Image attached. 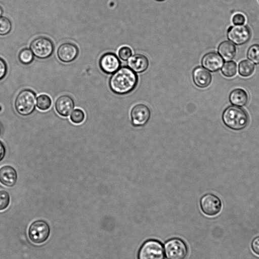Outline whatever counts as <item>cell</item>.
I'll return each instance as SVG.
<instances>
[{"mask_svg":"<svg viewBox=\"0 0 259 259\" xmlns=\"http://www.w3.org/2000/svg\"><path fill=\"white\" fill-rule=\"evenodd\" d=\"M258 1H259V0H258Z\"/></svg>","mask_w":259,"mask_h":259,"instance_id":"d590c367","label":"cell"},{"mask_svg":"<svg viewBox=\"0 0 259 259\" xmlns=\"http://www.w3.org/2000/svg\"><path fill=\"white\" fill-rule=\"evenodd\" d=\"M52 100L46 94L39 95L36 99V106L38 109L41 111L48 110L51 106Z\"/></svg>","mask_w":259,"mask_h":259,"instance_id":"7402d4cb","label":"cell"},{"mask_svg":"<svg viewBox=\"0 0 259 259\" xmlns=\"http://www.w3.org/2000/svg\"><path fill=\"white\" fill-rule=\"evenodd\" d=\"M3 13V10L2 8L0 6V17L2 16Z\"/></svg>","mask_w":259,"mask_h":259,"instance_id":"d6a6232c","label":"cell"},{"mask_svg":"<svg viewBox=\"0 0 259 259\" xmlns=\"http://www.w3.org/2000/svg\"><path fill=\"white\" fill-rule=\"evenodd\" d=\"M164 251L167 259H184L188 253L186 244L177 238L171 239L165 243Z\"/></svg>","mask_w":259,"mask_h":259,"instance_id":"52a82bcc","label":"cell"},{"mask_svg":"<svg viewBox=\"0 0 259 259\" xmlns=\"http://www.w3.org/2000/svg\"><path fill=\"white\" fill-rule=\"evenodd\" d=\"M51 232L50 226L45 221L39 220L33 222L28 230L30 241L35 244H41L49 238Z\"/></svg>","mask_w":259,"mask_h":259,"instance_id":"277c9868","label":"cell"},{"mask_svg":"<svg viewBox=\"0 0 259 259\" xmlns=\"http://www.w3.org/2000/svg\"><path fill=\"white\" fill-rule=\"evenodd\" d=\"M18 174L12 166L7 165L0 167V183L8 187H13L16 183Z\"/></svg>","mask_w":259,"mask_h":259,"instance_id":"2e32d148","label":"cell"},{"mask_svg":"<svg viewBox=\"0 0 259 259\" xmlns=\"http://www.w3.org/2000/svg\"><path fill=\"white\" fill-rule=\"evenodd\" d=\"M228 39L237 46H241L247 43L250 39L251 32L246 25L231 26L227 30Z\"/></svg>","mask_w":259,"mask_h":259,"instance_id":"ba28073f","label":"cell"},{"mask_svg":"<svg viewBox=\"0 0 259 259\" xmlns=\"http://www.w3.org/2000/svg\"><path fill=\"white\" fill-rule=\"evenodd\" d=\"M138 76L135 72L128 67H122L111 76L109 86L113 93L124 95L131 92L136 88Z\"/></svg>","mask_w":259,"mask_h":259,"instance_id":"6da1fadb","label":"cell"},{"mask_svg":"<svg viewBox=\"0 0 259 259\" xmlns=\"http://www.w3.org/2000/svg\"><path fill=\"white\" fill-rule=\"evenodd\" d=\"M157 1H163V0H157Z\"/></svg>","mask_w":259,"mask_h":259,"instance_id":"836d02e7","label":"cell"},{"mask_svg":"<svg viewBox=\"0 0 259 259\" xmlns=\"http://www.w3.org/2000/svg\"><path fill=\"white\" fill-rule=\"evenodd\" d=\"M18 59L22 64L28 65L33 61L34 55L30 49L25 48L19 52Z\"/></svg>","mask_w":259,"mask_h":259,"instance_id":"603a6c76","label":"cell"},{"mask_svg":"<svg viewBox=\"0 0 259 259\" xmlns=\"http://www.w3.org/2000/svg\"><path fill=\"white\" fill-rule=\"evenodd\" d=\"M0 132H1V129H0Z\"/></svg>","mask_w":259,"mask_h":259,"instance_id":"e575fe53","label":"cell"},{"mask_svg":"<svg viewBox=\"0 0 259 259\" xmlns=\"http://www.w3.org/2000/svg\"><path fill=\"white\" fill-rule=\"evenodd\" d=\"M70 119L72 122L74 124H80L85 119V114L83 110L80 109H75L71 113Z\"/></svg>","mask_w":259,"mask_h":259,"instance_id":"484cf974","label":"cell"},{"mask_svg":"<svg viewBox=\"0 0 259 259\" xmlns=\"http://www.w3.org/2000/svg\"><path fill=\"white\" fill-rule=\"evenodd\" d=\"M130 116L134 126H143L148 122L151 116V111L146 105L138 104L132 108Z\"/></svg>","mask_w":259,"mask_h":259,"instance_id":"30bf717a","label":"cell"},{"mask_svg":"<svg viewBox=\"0 0 259 259\" xmlns=\"http://www.w3.org/2000/svg\"><path fill=\"white\" fill-rule=\"evenodd\" d=\"M6 153V147L3 143L0 141V162L4 158Z\"/></svg>","mask_w":259,"mask_h":259,"instance_id":"1f68e13d","label":"cell"},{"mask_svg":"<svg viewBox=\"0 0 259 259\" xmlns=\"http://www.w3.org/2000/svg\"><path fill=\"white\" fill-rule=\"evenodd\" d=\"M229 101L233 105L244 106L248 102V95L244 90L241 88L235 89L230 93Z\"/></svg>","mask_w":259,"mask_h":259,"instance_id":"d6986e66","label":"cell"},{"mask_svg":"<svg viewBox=\"0 0 259 259\" xmlns=\"http://www.w3.org/2000/svg\"><path fill=\"white\" fill-rule=\"evenodd\" d=\"M75 106L73 99L69 95L59 97L55 101V108L57 113L62 117H67Z\"/></svg>","mask_w":259,"mask_h":259,"instance_id":"5bb4252c","label":"cell"},{"mask_svg":"<svg viewBox=\"0 0 259 259\" xmlns=\"http://www.w3.org/2000/svg\"><path fill=\"white\" fill-rule=\"evenodd\" d=\"M10 203V196L5 190H0V211L7 209Z\"/></svg>","mask_w":259,"mask_h":259,"instance_id":"4316f807","label":"cell"},{"mask_svg":"<svg viewBox=\"0 0 259 259\" xmlns=\"http://www.w3.org/2000/svg\"><path fill=\"white\" fill-rule=\"evenodd\" d=\"M237 71V64L234 61H226L222 67L221 72L227 77L234 76Z\"/></svg>","mask_w":259,"mask_h":259,"instance_id":"44dd1931","label":"cell"},{"mask_svg":"<svg viewBox=\"0 0 259 259\" xmlns=\"http://www.w3.org/2000/svg\"><path fill=\"white\" fill-rule=\"evenodd\" d=\"M79 50L77 47L72 42H64L61 44L57 50L59 59L64 63H70L77 57Z\"/></svg>","mask_w":259,"mask_h":259,"instance_id":"8fae6325","label":"cell"},{"mask_svg":"<svg viewBox=\"0 0 259 259\" xmlns=\"http://www.w3.org/2000/svg\"><path fill=\"white\" fill-rule=\"evenodd\" d=\"M254 70V65L248 60H242L238 64V73L243 77L250 76L253 74Z\"/></svg>","mask_w":259,"mask_h":259,"instance_id":"ffe728a7","label":"cell"},{"mask_svg":"<svg viewBox=\"0 0 259 259\" xmlns=\"http://www.w3.org/2000/svg\"><path fill=\"white\" fill-rule=\"evenodd\" d=\"M247 58L254 64H259V44L251 45L247 50Z\"/></svg>","mask_w":259,"mask_h":259,"instance_id":"cb8c5ba5","label":"cell"},{"mask_svg":"<svg viewBox=\"0 0 259 259\" xmlns=\"http://www.w3.org/2000/svg\"><path fill=\"white\" fill-rule=\"evenodd\" d=\"M193 80L196 86L200 88L207 87L211 83L212 76L205 68L198 66L193 71Z\"/></svg>","mask_w":259,"mask_h":259,"instance_id":"9a60e30c","label":"cell"},{"mask_svg":"<svg viewBox=\"0 0 259 259\" xmlns=\"http://www.w3.org/2000/svg\"><path fill=\"white\" fill-rule=\"evenodd\" d=\"M224 60L220 54L215 52H210L205 54L202 58V66L210 72L219 71L223 66Z\"/></svg>","mask_w":259,"mask_h":259,"instance_id":"4fadbf2b","label":"cell"},{"mask_svg":"<svg viewBox=\"0 0 259 259\" xmlns=\"http://www.w3.org/2000/svg\"><path fill=\"white\" fill-rule=\"evenodd\" d=\"M200 205L202 212L209 216L218 214L222 207L221 199L212 193H207L203 195L200 199Z\"/></svg>","mask_w":259,"mask_h":259,"instance_id":"9c48e42d","label":"cell"},{"mask_svg":"<svg viewBox=\"0 0 259 259\" xmlns=\"http://www.w3.org/2000/svg\"><path fill=\"white\" fill-rule=\"evenodd\" d=\"M218 52L224 60L230 61L236 56V47L230 41L225 40L219 44Z\"/></svg>","mask_w":259,"mask_h":259,"instance_id":"ac0fdd59","label":"cell"},{"mask_svg":"<svg viewBox=\"0 0 259 259\" xmlns=\"http://www.w3.org/2000/svg\"><path fill=\"white\" fill-rule=\"evenodd\" d=\"M30 49L36 58L45 59L51 56L54 50V46L50 38L39 36L31 42Z\"/></svg>","mask_w":259,"mask_h":259,"instance_id":"8992f818","label":"cell"},{"mask_svg":"<svg viewBox=\"0 0 259 259\" xmlns=\"http://www.w3.org/2000/svg\"><path fill=\"white\" fill-rule=\"evenodd\" d=\"M232 21L235 25H241L245 23L246 18L243 14L238 13L233 16Z\"/></svg>","mask_w":259,"mask_h":259,"instance_id":"f1b7e54d","label":"cell"},{"mask_svg":"<svg viewBox=\"0 0 259 259\" xmlns=\"http://www.w3.org/2000/svg\"><path fill=\"white\" fill-rule=\"evenodd\" d=\"M222 118L226 126L235 131L244 129L249 122L247 112L243 108L234 105L226 108L223 112Z\"/></svg>","mask_w":259,"mask_h":259,"instance_id":"7a4b0ae2","label":"cell"},{"mask_svg":"<svg viewBox=\"0 0 259 259\" xmlns=\"http://www.w3.org/2000/svg\"><path fill=\"white\" fill-rule=\"evenodd\" d=\"M118 54L121 60L125 61L132 56L133 52L130 47L123 46L119 49Z\"/></svg>","mask_w":259,"mask_h":259,"instance_id":"83f0119b","label":"cell"},{"mask_svg":"<svg viewBox=\"0 0 259 259\" xmlns=\"http://www.w3.org/2000/svg\"><path fill=\"white\" fill-rule=\"evenodd\" d=\"M36 94L31 90L24 89L21 91L14 102L15 109L21 116L31 114L35 109Z\"/></svg>","mask_w":259,"mask_h":259,"instance_id":"3957f363","label":"cell"},{"mask_svg":"<svg viewBox=\"0 0 259 259\" xmlns=\"http://www.w3.org/2000/svg\"><path fill=\"white\" fill-rule=\"evenodd\" d=\"M120 61L113 53H107L100 58L99 65L101 69L107 74H112L116 71L120 67Z\"/></svg>","mask_w":259,"mask_h":259,"instance_id":"7c38bea8","label":"cell"},{"mask_svg":"<svg viewBox=\"0 0 259 259\" xmlns=\"http://www.w3.org/2000/svg\"><path fill=\"white\" fill-rule=\"evenodd\" d=\"M251 248L254 253L259 255V236L252 239L251 243Z\"/></svg>","mask_w":259,"mask_h":259,"instance_id":"4dcf8cb0","label":"cell"},{"mask_svg":"<svg viewBox=\"0 0 259 259\" xmlns=\"http://www.w3.org/2000/svg\"><path fill=\"white\" fill-rule=\"evenodd\" d=\"M12 29L10 20L4 16L0 17V35L4 36L9 33Z\"/></svg>","mask_w":259,"mask_h":259,"instance_id":"d4e9b609","label":"cell"},{"mask_svg":"<svg viewBox=\"0 0 259 259\" xmlns=\"http://www.w3.org/2000/svg\"><path fill=\"white\" fill-rule=\"evenodd\" d=\"M138 259H164L162 244L156 240H147L140 247Z\"/></svg>","mask_w":259,"mask_h":259,"instance_id":"5b68a950","label":"cell"},{"mask_svg":"<svg viewBox=\"0 0 259 259\" xmlns=\"http://www.w3.org/2000/svg\"><path fill=\"white\" fill-rule=\"evenodd\" d=\"M7 65L5 61L0 57V80L3 79L7 73Z\"/></svg>","mask_w":259,"mask_h":259,"instance_id":"f546056e","label":"cell"},{"mask_svg":"<svg viewBox=\"0 0 259 259\" xmlns=\"http://www.w3.org/2000/svg\"><path fill=\"white\" fill-rule=\"evenodd\" d=\"M128 65L134 72L140 73L145 71L149 66L148 58L144 55L136 54L130 58Z\"/></svg>","mask_w":259,"mask_h":259,"instance_id":"e0dca14e","label":"cell"}]
</instances>
